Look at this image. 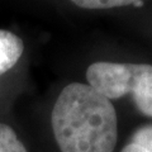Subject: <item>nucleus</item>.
I'll return each instance as SVG.
<instances>
[{
  "label": "nucleus",
  "mask_w": 152,
  "mask_h": 152,
  "mask_svg": "<svg viewBox=\"0 0 152 152\" xmlns=\"http://www.w3.org/2000/svg\"><path fill=\"white\" fill-rule=\"evenodd\" d=\"M51 122L61 152H113L115 147V109L89 85L65 86L53 105Z\"/></svg>",
  "instance_id": "1"
},
{
  "label": "nucleus",
  "mask_w": 152,
  "mask_h": 152,
  "mask_svg": "<svg viewBox=\"0 0 152 152\" xmlns=\"http://www.w3.org/2000/svg\"><path fill=\"white\" fill-rule=\"evenodd\" d=\"M86 79L109 100L132 94L138 110L152 118V65L95 62L86 70Z\"/></svg>",
  "instance_id": "2"
},
{
  "label": "nucleus",
  "mask_w": 152,
  "mask_h": 152,
  "mask_svg": "<svg viewBox=\"0 0 152 152\" xmlns=\"http://www.w3.org/2000/svg\"><path fill=\"white\" fill-rule=\"evenodd\" d=\"M24 51L23 41L12 32L0 29V75L15 66Z\"/></svg>",
  "instance_id": "3"
},
{
  "label": "nucleus",
  "mask_w": 152,
  "mask_h": 152,
  "mask_svg": "<svg viewBox=\"0 0 152 152\" xmlns=\"http://www.w3.org/2000/svg\"><path fill=\"white\" fill-rule=\"evenodd\" d=\"M0 152H28L13 128L4 123H0Z\"/></svg>",
  "instance_id": "4"
},
{
  "label": "nucleus",
  "mask_w": 152,
  "mask_h": 152,
  "mask_svg": "<svg viewBox=\"0 0 152 152\" xmlns=\"http://www.w3.org/2000/svg\"><path fill=\"white\" fill-rule=\"evenodd\" d=\"M122 152H152V127L138 129Z\"/></svg>",
  "instance_id": "5"
},
{
  "label": "nucleus",
  "mask_w": 152,
  "mask_h": 152,
  "mask_svg": "<svg viewBox=\"0 0 152 152\" xmlns=\"http://www.w3.org/2000/svg\"><path fill=\"white\" fill-rule=\"evenodd\" d=\"M71 1L84 9H109L126 7L131 4L133 5L134 3L141 1V0H71Z\"/></svg>",
  "instance_id": "6"
},
{
  "label": "nucleus",
  "mask_w": 152,
  "mask_h": 152,
  "mask_svg": "<svg viewBox=\"0 0 152 152\" xmlns=\"http://www.w3.org/2000/svg\"><path fill=\"white\" fill-rule=\"evenodd\" d=\"M133 5H134V7H137V8L142 7V5H143V0H141V1H137V3H134V4H133Z\"/></svg>",
  "instance_id": "7"
}]
</instances>
